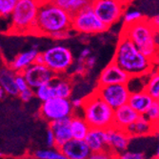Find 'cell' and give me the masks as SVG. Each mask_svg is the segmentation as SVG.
<instances>
[{
    "instance_id": "cell-28",
    "label": "cell",
    "mask_w": 159,
    "mask_h": 159,
    "mask_svg": "<svg viewBox=\"0 0 159 159\" xmlns=\"http://www.w3.org/2000/svg\"><path fill=\"white\" fill-rule=\"evenodd\" d=\"M144 18L141 11L137 10H128L124 11L123 13V19H124V25H129L135 23L139 20Z\"/></svg>"
},
{
    "instance_id": "cell-1",
    "label": "cell",
    "mask_w": 159,
    "mask_h": 159,
    "mask_svg": "<svg viewBox=\"0 0 159 159\" xmlns=\"http://www.w3.org/2000/svg\"><path fill=\"white\" fill-rule=\"evenodd\" d=\"M129 76L147 75L153 70L154 63L144 55L127 36L120 34L112 60Z\"/></svg>"
},
{
    "instance_id": "cell-9",
    "label": "cell",
    "mask_w": 159,
    "mask_h": 159,
    "mask_svg": "<svg viewBox=\"0 0 159 159\" xmlns=\"http://www.w3.org/2000/svg\"><path fill=\"white\" fill-rule=\"evenodd\" d=\"M40 115L48 122L70 117L74 113V108L69 99L52 97L45 102H42L40 107Z\"/></svg>"
},
{
    "instance_id": "cell-35",
    "label": "cell",
    "mask_w": 159,
    "mask_h": 159,
    "mask_svg": "<svg viewBox=\"0 0 159 159\" xmlns=\"http://www.w3.org/2000/svg\"><path fill=\"white\" fill-rule=\"evenodd\" d=\"M46 143L49 148H55V138L50 129H48L46 134Z\"/></svg>"
},
{
    "instance_id": "cell-10",
    "label": "cell",
    "mask_w": 159,
    "mask_h": 159,
    "mask_svg": "<svg viewBox=\"0 0 159 159\" xmlns=\"http://www.w3.org/2000/svg\"><path fill=\"white\" fill-rule=\"evenodd\" d=\"M94 92L113 110L127 104L131 94L127 84L97 86Z\"/></svg>"
},
{
    "instance_id": "cell-15",
    "label": "cell",
    "mask_w": 159,
    "mask_h": 159,
    "mask_svg": "<svg viewBox=\"0 0 159 159\" xmlns=\"http://www.w3.org/2000/svg\"><path fill=\"white\" fill-rule=\"evenodd\" d=\"M70 117L62 118L59 120L52 121L49 124V129L52 132L55 138V148L60 149L66 142L70 140Z\"/></svg>"
},
{
    "instance_id": "cell-7",
    "label": "cell",
    "mask_w": 159,
    "mask_h": 159,
    "mask_svg": "<svg viewBox=\"0 0 159 159\" xmlns=\"http://www.w3.org/2000/svg\"><path fill=\"white\" fill-rule=\"evenodd\" d=\"M42 55L44 65L57 75L66 73L74 63V56L70 50L62 45H56L47 49L42 52Z\"/></svg>"
},
{
    "instance_id": "cell-8",
    "label": "cell",
    "mask_w": 159,
    "mask_h": 159,
    "mask_svg": "<svg viewBox=\"0 0 159 159\" xmlns=\"http://www.w3.org/2000/svg\"><path fill=\"white\" fill-rule=\"evenodd\" d=\"M125 6L122 0H92V8L95 16L109 28L123 16Z\"/></svg>"
},
{
    "instance_id": "cell-6",
    "label": "cell",
    "mask_w": 159,
    "mask_h": 159,
    "mask_svg": "<svg viewBox=\"0 0 159 159\" xmlns=\"http://www.w3.org/2000/svg\"><path fill=\"white\" fill-rule=\"evenodd\" d=\"M71 29L84 34H95L106 32L109 27L95 16L91 3L71 16Z\"/></svg>"
},
{
    "instance_id": "cell-13",
    "label": "cell",
    "mask_w": 159,
    "mask_h": 159,
    "mask_svg": "<svg viewBox=\"0 0 159 159\" xmlns=\"http://www.w3.org/2000/svg\"><path fill=\"white\" fill-rule=\"evenodd\" d=\"M129 76L116 63L111 61L108 66L101 71L98 77V86L112 84H127Z\"/></svg>"
},
{
    "instance_id": "cell-44",
    "label": "cell",
    "mask_w": 159,
    "mask_h": 159,
    "mask_svg": "<svg viewBox=\"0 0 159 159\" xmlns=\"http://www.w3.org/2000/svg\"><path fill=\"white\" fill-rule=\"evenodd\" d=\"M155 159H159V147L156 151V154H155Z\"/></svg>"
},
{
    "instance_id": "cell-41",
    "label": "cell",
    "mask_w": 159,
    "mask_h": 159,
    "mask_svg": "<svg viewBox=\"0 0 159 159\" xmlns=\"http://www.w3.org/2000/svg\"><path fill=\"white\" fill-rule=\"evenodd\" d=\"M6 94H7L6 92L1 88V87H0V99H3L6 96Z\"/></svg>"
},
{
    "instance_id": "cell-5",
    "label": "cell",
    "mask_w": 159,
    "mask_h": 159,
    "mask_svg": "<svg viewBox=\"0 0 159 159\" xmlns=\"http://www.w3.org/2000/svg\"><path fill=\"white\" fill-rule=\"evenodd\" d=\"M39 6L38 0H19L10 16L11 33L34 34Z\"/></svg>"
},
{
    "instance_id": "cell-2",
    "label": "cell",
    "mask_w": 159,
    "mask_h": 159,
    "mask_svg": "<svg viewBox=\"0 0 159 159\" xmlns=\"http://www.w3.org/2000/svg\"><path fill=\"white\" fill-rule=\"evenodd\" d=\"M71 29V16L53 2L39 6L34 34L51 37L52 34Z\"/></svg>"
},
{
    "instance_id": "cell-29",
    "label": "cell",
    "mask_w": 159,
    "mask_h": 159,
    "mask_svg": "<svg viewBox=\"0 0 159 159\" xmlns=\"http://www.w3.org/2000/svg\"><path fill=\"white\" fill-rule=\"evenodd\" d=\"M146 116L147 118L156 127L159 125V102L157 100H154L148 111L146 112Z\"/></svg>"
},
{
    "instance_id": "cell-16",
    "label": "cell",
    "mask_w": 159,
    "mask_h": 159,
    "mask_svg": "<svg viewBox=\"0 0 159 159\" xmlns=\"http://www.w3.org/2000/svg\"><path fill=\"white\" fill-rule=\"evenodd\" d=\"M139 113L136 112L128 103L115 109L113 112V127L121 129H126L133 124L138 117Z\"/></svg>"
},
{
    "instance_id": "cell-27",
    "label": "cell",
    "mask_w": 159,
    "mask_h": 159,
    "mask_svg": "<svg viewBox=\"0 0 159 159\" xmlns=\"http://www.w3.org/2000/svg\"><path fill=\"white\" fill-rule=\"evenodd\" d=\"M34 156L36 159H66L58 149H47L37 150L34 152Z\"/></svg>"
},
{
    "instance_id": "cell-23",
    "label": "cell",
    "mask_w": 159,
    "mask_h": 159,
    "mask_svg": "<svg viewBox=\"0 0 159 159\" xmlns=\"http://www.w3.org/2000/svg\"><path fill=\"white\" fill-rule=\"evenodd\" d=\"M54 97H60V98H66L69 99L71 95V92H73V85L70 79L65 77H57L52 82Z\"/></svg>"
},
{
    "instance_id": "cell-34",
    "label": "cell",
    "mask_w": 159,
    "mask_h": 159,
    "mask_svg": "<svg viewBox=\"0 0 159 159\" xmlns=\"http://www.w3.org/2000/svg\"><path fill=\"white\" fill-rule=\"evenodd\" d=\"M18 96L20 97V99L23 102H29V101H31L33 97L34 96V91L32 88H28L27 90L20 92L18 93Z\"/></svg>"
},
{
    "instance_id": "cell-17",
    "label": "cell",
    "mask_w": 159,
    "mask_h": 159,
    "mask_svg": "<svg viewBox=\"0 0 159 159\" xmlns=\"http://www.w3.org/2000/svg\"><path fill=\"white\" fill-rule=\"evenodd\" d=\"M84 140L92 152L108 150L106 129L91 128Z\"/></svg>"
},
{
    "instance_id": "cell-40",
    "label": "cell",
    "mask_w": 159,
    "mask_h": 159,
    "mask_svg": "<svg viewBox=\"0 0 159 159\" xmlns=\"http://www.w3.org/2000/svg\"><path fill=\"white\" fill-rule=\"evenodd\" d=\"M34 63H37V64H44V59H43V55H42V52H39L36 56L35 58V61Z\"/></svg>"
},
{
    "instance_id": "cell-38",
    "label": "cell",
    "mask_w": 159,
    "mask_h": 159,
    "mask_svg": "<svg viewBox=\"0 0 159 159\" xmlns=\"http://www.w3.org/2000/svg\"><path fill=\"white\" fill-rule=\"evenodd\" d=\"M71 106H73L74 110L75 109H81L84 103V98H75L70 101Z\"/></svg>"
},
{
    "instance_id": "cell-21",
    "label": "cell",
    "mask_w": 159,
    "mask_h": 159,
    "mask_svg": "<svg viewBox=\"0 0 159 159\" xmlns=\"http://www.w3.org/2000/svg\"><path fill=\"white\" fill-rule=\"evenodd\" d=\"M16 75V71H13L10 67L0 68V87L11 96H16L19 93L14 82Z\"/></svg>"
},
{
    "instance_id": "cell-30",
    "label": "cell",
    "mask_w": 159,
    "mask_h": 159,
    "mask_svg": "<svg viewBox=\"0 0 159 159\" xmlns=\"http://www.w3.org/2000/svg\"><path fill=\"white\" fill-rule=\"evenodd\" d=\"M19 0H0V16H10Z\"/></svg>"
},
{
    "instance_id": "cell-14",
    "label": "cell",
    "mask_w": 159,
    "mask_h": 159,
    "mask_svg": "<svg viewBox=\"0 0 159 159\" xmlns=\"http://www.w3.org/2000/svg\"><path fill=\"white\" fill-rule=\"evenodd\" d=\"M66 159H88L91 150L85 140L71 138L59 149Z\"/></svg>"
},
{
    "instance_id": "cell-45",
    "label": "cell",
    "mask_w": 159,
    "mask_h": 159,
    "mask_svg": "<svg viewBox=\"0 0 159 159\" xmlns=\"http://www.w3.org/2000/svg\"><path fill=\"white\" fill-rule=\"evenodd\" d=\"M2 155H3V154H2V152H0V157H1Z\"/></svg>"
},
{
    "instance_id": "cell-11",
    "label": "cell",
    "mask_w": 159,
    "mask_h": 159,
    "mask_svg": "<svg viewBox=\"0 0 159 159\" xmlns=\"http://www.w3.org/2000/svg\"><path fill=\"white\" fill-rule=\"evenodd\" d=\"M21 74L25 77L28 86L33 90L36 89L39 86L52 82L57 77V75L52 71L47 66L37 63L29 66Z\"/></svg>"
},
{
    "instance_id": "cell-33",
    "label": "cell",
    "mask_w": 159,
    "mask_h": 159,
    "mask_svg": "<svg viewBox=\"0 0 159 159\" xmlns=\"http://www.w3.org/2000/svg\"><path fill=\"white\" fill-rule=\"evenodd\" d=\"M14 82H16V88L18 90V92H23L25 90H27L30 87L28 86V83L25 79V77L23 76L22 74H16V78H14Z\"/></svg>"
},
{
    "instance_id": "cell-18",
    "label": "cell",
    "mask_w": 159,
    "mask_h": 159,
    "mask_svg": "<svg viewBox=\"0 0 159 159\" xmlns=\"http://www.w3.org/2000/svg\"><path fill=\"white\" fill-rule=\"evenodd\" d=\"M154 99L145 91L131 93L128 100V104L140 115H145Z\"/></svg>"
},
{
    "instance_id": "cell-12",
    "label": "cell",
    "mask_w": 159,
    "mask_h": 159,
    "mask_svg": "<svg viewBox=\"0 0 159 159\" xmlns=\"http://www.w3.org/2000/svg\"><path fill=\"white\" fill-rule=\"evenodd\" d=\"M106 133L108 150H110L114 155H117L128 149L132 137L128 134L125 129L112 126L106 129Z\"/></svg>"
},
{
    "instance_id": "cell-19",
    "label": "cell",
    "mask_w": 159,
    "mask_h": 159,
    "mask_svg": "<svg viewBox=\"0 0 159 159\" xmlns=\"http://www.w3.org/2000/svg\"><path fill=\"white\" fill-rule=\"evenodd\" d=\"M154 129V125L147 118L146 115H139V117L125 131L131 137H142L153 134Z\"/></svg>"
},
{
    "instance_id": "cell-4",
    "label": "cell",
    "mask_w": 159,
    "mask_h": 159,
    "mask_svg": "<svg viewBox=\"0 0 159 159\" xmlns=\"http://www.w3.org/2000/svg\"><path fill=\"white\" fill-rule=\"evenodd\" d=\"M83 118L91 128L108 129L113 126V112L105 101L95 92L84 98Z\"/></svg>"
},
{
    "instance_id": "cell-36",
    "label": "cell",
    "mask_w": 159,
    "mask_h": 159,
    "mask_svg": "<svg viewBox=\"0 0 159 159\" xmlns=\"http://www.w3.org/2000/svg\"><path fill=\"white\" fill-rule=\"evenodd\" d=\"M149 22L151 26L153 28V30L159 33V14H156V16H152L151 19H149Z\"/></svg>"
},
{
    "instance_id": "cell-22",
    "label": "cell",
    "mask_w": 159,
    "mask_h": 159,
    "mask_svg": "<svg viewBox=\"0 0 159 159\" xmlns=\"http://www.w3.org/2000/svg\"><path fill=\"white\" fill-rule=\"evenodd\" d=\"M70 133L71 137L75 139L84 140L88 134L91 127L85 121L83 116H76V115H71L70 116Z\"/></svg>"
},
{
    "instance_id": "cell-20",
    "label": "cell",
    "mask_w": 159,
    "mask_h": 159,
    "mask_svg": "<svg viewBox=\"0 0 159 159\" xmlns=\"http://www.w3.org/2000/svg\"><path fill=\"white\" fill-rule=\"evenodd\" d=\"M38 53L39 52L33 48L29 51L21 52L14 57V59L11 62L9 67L16 74H21L25 69L34 63Z\"/></svg>"
},
{
    "instance_id": "cell-32",
    "label": "cell",
    "mask_w": 159,
    "mask_h": 159,
    "mask_svg": "<svg viewBox=\"0 0 159 159\" xmlns=\"http://www.w3.org/2000/svg\"><path fill=\"white\" fill-rule=\"evenodd\" d=\"M115 155L110 150H104L100 152H91L88 159H114Z\"/></svg>"
},
{
    "instance_id": "cell-25",
    "label": "cell",
    "mask_w": 159,
    "mask_h": 159,
    "mask_svg": "<svg viewBox=\"0 0 159 159\" xmlns=\"http://www.w3.org/2000/svg\"><path fill=\"white\" fill-rule=\"evenodd\" d=\"M145 91L154 100L159 98V70H152L148 75Z\"/></svg>"
},
{
    "instance_id": "cell-42",
    "label": "cell",
    "mask_w": 159,
    "mask_h": 159,
    "mask_svg": "<svg viewBox=\"0 0 159 159\" xmlns=\"http://www.w3.org/2000/svg\"><path fill=\"white\" fill-rule=\"evenodd\" d=\"M39 3L42 4V3H51V2H54V0H38Z\"/></svg>"
},
{
    "instance_id": "cell-43",
    "label": "cell",
    "mask_w": 159,
    "mask_h": 159,
    "mask_svg": "<svg viewBox=\"0 0 159 159\" xmlns=\"http://www.w3.org/2000/svg\"><path fill=\"white\" fill-rule=\"evenodd\" d=\"M154 133L156 134V135H157V138H158V140H159V125H157V126L155 127Z\"/></svg>"
},
{
    "instance_id": "cell-26",
    "label": "cell",
    "mask_w": 159,
    "mask_h": 159,
    "mask_svg": "<svg viewBox=\"0 0 159 159\" xmlns=\"http://www.w3.org/2000/svg\"><path fill=\"white\" fill-rule=\"evenodd\" d=\"M34 91V96H36V98L39 99L40 101H42V102H45V101L54 97V93H53L52 82L39 86Z\"/></svg>"
},
{
    "instance_id": "cell-39",
    "label": "cell",
    "mask_w": 159,
    "mask_h": 159,
    "mask_svg": "<svg viewBox=\"0 0 159 159\" xmlns=\"http://www.w3.org/2000/svg\"><path fill=\"white\" fill-rule=\"evenodd\" d=\"M96 64V57L95 56H89L88 58L85 60V66L86 68L93 69Z\"/></svg>"
},
{
    "instance_id": "cell-24",
    "label": "cell",
    "mask_w": 159,
    "mask_h": 159,
    "mask_svg": "<svg viewBox=\"0 0 159 159\" xmlns=\"http://www.w3.org/2000/svg\"><path fill=\"white\" fill-rule=\"evenodd\" d=\"M53 3L69 12L70 16H74L82 8L91 4L92 0H54Z\"/></svg>"
},
{
    "instance_id": "cell-3",
    "label": "cell",
    "mask_w": 159,
    "mask_h": 159,
    "mask_svg": "<svg viewBox=\"0 0 159 159\" xmlns=\"http://www.w3.org/2000/svg\"><path fill=\"white\" fill-rule=\"evenodd\" d=\"M121 34L127 36L153 63L159 60V47L155 42V31L149 19L144 17L135 23L124 25Z\"/></svg>"
},
{
    "instance_id": "cell-31",
    "label": "cell",
    "mask_w": 159,
    "mask_h": 159,
    "mask_svg": "<svg viewBox=\"0 0 159 159\" xmlns=\"http://www.w3.org/2000/svg\"><path fill=\"white\" fill-rule=\"evenodd\" d=\"M116 159H145L142 152L134 151H125L116 155Z\"/></svg>"
},
{
    "instance_id": "cell-37",
    "label": "cell",
    "mask_w": 159,
    "mask_h": 159,
    "mask_svg": "<svg viewBox=\"0 0 159 159\" xmlns=\"http://www.w3.org/2000/svg\"><path fill=\"white\" fill-rule=\"evenodd\" d=\"M91 54V50L89 48H85L81 51L80 52V55H79V58H78V62H82L84 63L85 60L88 58Z\"/></svg>"
}]
</instances>
